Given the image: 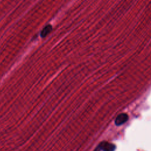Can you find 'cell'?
Masks as SVG:
<instances>
[{"label": "cell", "mask_w": 151, "mask_h": 151, "mask_svg": "<svg viewBox=\"0 0 151 151\" xmlns=\"http://www.w3.org/2000/svg\"><path fill=\"white\" fill-rule=\"evenodd\" d=\"M99 145L103 151H114L116 149V146L114 144L106 141L101 142Z\"/></svg>", "instance_id": "6da1fadb"}, {"label": "cell", "mask_w": 151, "mask_h": 151, "mask_svg": "<svg viewBox=\"0 0 151 151\" xmlns=\"http://www.w3.org/2000/svg\"><path fill=\"white\" fill-rule=\"evenodd\" d=\"M128 119L129 116L126 113H121L116 117L114 123L116 126H120L125 123L128 120Z\"/></svg>", "instance_id": "7a4b0ae2"}, {"label": "cell", "mask_w": 151, "mask_h": 151, "mask_svg": "<svg viewBox=\"0 0 151 151\" xmlns=\"http://www.w3.org/2000/svg\"><path fill=\"white\" fill-rule=\"evenodd\" d=\"M101 150V149H100V147L99 145L97 146V147L94 149V151H100Z\"/></svg>", "instance_id": "3957f363"}]
</instances>
